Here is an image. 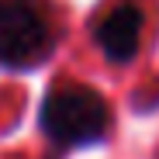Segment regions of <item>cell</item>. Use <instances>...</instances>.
I'll return each mask as SVG.
<instances>
[{
  "mask_svg": "<svg viewBox=\"0 0 159 159\" xmlns=\"http://www.w3.org/2000/svg\"><path fill=\"white\" fill-rule=\"evenodd\" d=\"M145 11L139 0H114L90 21V42L107 66H131L142 52Z\"/></svg>",
  "mask_w": 159,
  "mask_h": 159,
  "instance_id": "3",
  "label": "cell"
},
{
  "mask_svg": "<svg viewBox=\"0 0 159 159\" xmlns=\"http://www.w3.org/2000/svg\"><path fill=\"white\" fill-rule=\"evenodd\" d=\"M35 128L48 159H66L73 152L97 149L114 135V107L93 83L52 80L38 100Z\"/></svg>",
  "mask_w": 159,
  "mask_h": 159,
  "instance_id": "1",
  "label": "cell"
},
{
  "mask_svg": "<svg viewBox=\"0 0 159 159\" xmlns=\"http://www.w3.org/2000/svg\"><path fill=\"white\" fill-rule=\"evenodd\" d=\"M62 45V4L56 0H0V69L38 73Z\"/></svg>",
  "mask_w": 159,
  "mask_h": 159,
  "instance_id": "2",
  "label": "cell"
}]
</instances>
